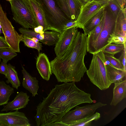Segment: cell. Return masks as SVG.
<instances>
[{
	"label": "cell",
	"instance_id": "1",
	"mask_svg": "<svg viewBox=\"0 0 126 126\" xmlns=\"http://www.w3.org/2000/svg\"><path fill=\"white\" fill-rule=\"evenodd\" d=\"M93 102L91 94L78 88L75 82L56 85L37 106L36 126H48L61 122L64 115L74 107Z\"/></svg>",
	"mask_w": 126,
	"mask_h": 126
},
{
	"label": "cell",
	"instance_id": "2",
	"mask_svg": "<svg viewBox=\"0 0 126 126\" xmlns=\"http://www.w3.org/2000/svg\"><path fill=\"white\" fill-rule=\"evenodd\" d=\"M87 37L77 29L67 51L56 56L50 63L52 72L59 82L80 81L87 70L84 63L86 54Z\"/></svg>",
	"mask_w": 126,
	"mask_h": 126
},
{
	"label": "cell",
	"instance_id": "3",
	"mask_svg": "<svg viewBox=\"0 0 126 126\" xmlns=\"http://www.w3.org/2000/svg\"><path fill=\"white\" fill-rule=\"evenodd\" d=\"M43 12L49 30L60 33L65 25L71 20L63 11L56 0H36Z\"/></svg>",
	"mask_w": 126,
	"mask_h": 126
},
{
	"label": "cell",
	"instance_id": "4",
	"mask_svg": "<svg viewBox=\"0 0 126 126\" xmlns=\"http://www.w3.org/2000/svg\"><path fill=\"white\" fill-rule=\"evenodd\" d=\"M86 72L90 81L101 90L108 88L111 83L107 77L104 53L102 51L93 54Z\"/></svg>",
	"mask_w": 126,
	"mask_h": 126
},
{
	"label": "cell",
	"instance_id": "5",
	"mask_svg": "<svg viewBox=\"0 0 126 126\" xmlns=\"http://www.w3.org/2000/svg\"><path fill=\"white\" fill-rule=\"evenodd\" d=\"M13 19L23 28L33 29L38 25L29 0L9 1Z\"/></svg>",
	"mask_w": 126,
	"mask_h": 126
},
{
	"label": "cell",
	"instance_id": "6",
	"mask_svg": "<svg viewBox=\"0 0 126 126\" xmlns=\"http://www.w3.org/2000/svg\"><path fill=\"white\" fill-rule=\"evenodd\" d=\"M105 18L103 27L96 40L87 51L93 54L98 52L108 45L110 35L113 33L117 16L110 10L108 5L104 7Z\"/></svg>",
	"mask_w": 126,
	"mask_h": 126
},
{
	"label": "cell",
	"instance_id": "7",
	"mask_svg": "<svg viewBox=\"0 0 126 126\" xmlns=\"http://www.w3.org/2000/svg\"><path fill=\"white\" fill-rule=\"evenodd\" d=\"M0 24L5 40L10 47L16 52H20V42L23 38L15 30L7 18L0 4Z\"/></svg>",
	"mask_w": 126,
	"mask_h": 126
},
{
	"label": "cell",
	"instance_id": "8",
	"mask_svg": "<svg viewBox=\"0 0 126 126\" xmlns=\"http://www.w3.org/2000/svg\"><path fill=\"white\" fill-rule=\"evenodd\" d=\"M107 105L106 104L98 102L82 107L77 106L75 109L66 112L62 117L61 121L67 126H70L78 120L92 116L97 109Z\"/></svg>",
	"mask_w": 126,
	"mask_h": 126
},
{
	"label": "cell",
	"instance_id": "9",
	"mask_svg": "<svg viewBox=\"0 0 126 126\" xmlns=\"http://www.w3.org/2000/svg\"><path fill=\"white\" fill-rule=\"evenodd\" d=\"M108 4V0H92L81 8L76 20L78 28L82 29L85 24L103 8Z\"/></svg>",
	"mask_w": 126,
	"mask_h": 126
},
{
	"label": "cell",
	"instance_id": "10",
	"mask_svg": "<svg viewBox=\"0 0 126 126\" xmlns=\"http://www.w3.org/2000/svg\"><path fill=\"white\" fill-rule=\"evenodd\" d=\"M18 30L23 35L35 38L43 44L48 46L55 45L60 35V33L54 31H49L47 30L41 34L35 32L33 29L30 30L20 28Z\"/></svg>",
	"mask_w": 126,
	"mask_h": 126
},
{
	"label": "cell",
	"instance_id": "11",
	"mask_svg": "<svg viewBox=\"0 0 126 126\" xmlns=\"http://www.w3.org/2000/svg\"><path fill=\"white\" fill-rule=\"evenodd\" d=\"M0 123L4 126H30L25 114L18 110L14 112L0 113Z\"/></svg>",
	"mask_w": 126,
	"mask_h": 126
},
{
	"label": "cell",
	"instance_id": "12",
	"mask_svg": "<svg viewBox=\"0 0 126 126\" xmlns=\"http://www.w3.org/2000/svg\"><path fill=\"white\" fill-rule=\"evenodd\" d=\"M78 28H73L63 31L55 44L54 50L57 57H61L69 48Z\"/></svg>",
	"mask_w": 126,
	"mask_h": 126
},
{
	"label": "cell",
	"instance_id": "13",
	"mask_svg": "<svg viewBox=\"0 0 126 126\" xmlns=\"http://www.w3.org/2000/svg\"><path fill=\"white\" fill-rule=\"evenodd\" d=\"M36 66L42 78L48 81L52 74L51 65L48 57L44 53L39 54L37 59Z\"/></svg>",
	"mask_w": 126,
	"mask_h": 126
},
{
	"label": "cell",
	"instance_id": "14",
	"mask_svg": "<svg viewBox=\"0 0 126 126\" xmlns=\"http://www.w3.org/2000/svg\"><path fill=\"white\" fill-rule=\"evenodd\" d=\"M29 96L26 93L22 92H19L16 96L14 99L4 105L1 111L13 110L25 108L30 101Z\"/></svg>",
	"mask_w": 126,
	"mask_h": 126
},
{
	"label": "cell",
	"instance_id": "15",
	"mask_svg": "<svg viewBox=\"0 0 126 126\" xmlns=\"http://www.w3.org/2000/svg\"><path fill=\"white\" fill-rule=\"evenodd\" d=\"M22 72L23 74L22 85L24 88L31 93L33 96L38 95L39 87L38 81L35 77H33L22 66Z\"/></svg>",
	"mask_w": 126,
	"mask_h": 126
},
{
	"label": "cell",
	"instance_id": "16",
	"mask_svg": "<svg viewBox=\"0 0 126 126\" xmlns=\"http://www.w3.org/2000/svg\"><path fill=\"white\" fill-rule=\"evenodd\" d=\"M105 66L108 79L112 84L119 82L126 79V71L117 69L106 60Z\"/></svg>",
	"mask_w": 126,
	"mask_h": 126
},
{
	"label": "cell",
	"instance_id": "17",
	"mask_svg": "<svg viewBox=\"0 0 126 126\" xmlns=\"http://www.w3.org/2000/svg\"><path fill=\"white\" fill-rule=\"evenodd\" d=\"M113 93V97L110 105L115 106L126 97V79L121 82L114 83Z\"/></svg>",
	"mask_w": 126,
	"mask_h": 126
},
{
	"label": "cell",
	"instance_id": "18",
	"mask_svg": "<svg viewBox=\"0 0 126 126\" xmlns=\"http://www.w3.org/2000/svg\"><path fill=\"white\" fill-rule=\"evenodd\" d=\"M126 7L121 9L117 16L113 33L125 38L126 36Z\"/></svg>",
	"mask_w": 126,
	"mask_h": 126
},
{
	"label": "cell",
	"instance_id": "19",
	"mask_svg": "<svg viewBox=\"0 0 126 126\" xmlns=\"http://www.w3.org/2000/svg\"><path fill=\"white\" fill-rule=\"evenodd\" d=\"M29 0L38 25L43 27L44 32L49 30L43 12L38 3L36 0Z\"/></svg>",
	"mask_w": 126,
	"mask_h": 126
},
{
	"label": "cell",
	"instance_id": "20",
	"mask_svg": "<svg viewBox=\"0 0 126 126\" xmlns=\"http://www.w3.org/2000/svg\"><path fill=\"white\" fill-rule=\"evenodd\" d=\"M104 7L89 19L84 26L82 29L84 33L87 35L97 26L102 20L104 15Z\"/></svg>",
	"mask_w": 126,
	"mask_h": 126
},
{
	"label": "cell",
	"instance_id": "21",
	"mask_svg": "<svg viewBox=\"0 0 126 126\" xmlns=\"http://www.w3.org/2000/svg\"><path fill=\"white\" fill-rule=\"evenodd\" d=\"M14 89L3 81H0V106L7 104Z\"/></svg>",
	"mask_w": 126,
	"mask_h": 126
},
{
	"label": "cell",
	"instance_id": "22",
	"mask_svg": "<svg viewBox=\"0 0 126 126\" xmlns=\"http://www.w3.org/2000/svg\"><path fill=\"white\" fill-rule=\"evenodd\" d=\"M8 73L5 77L7 79L6 82L12 84L13 88L18 89L20 86L21 83L18 76V74L15 69V67L10 64H7Z\"/></svg>",
	"mask_w": 126,
	"mask_h": 126
},
{
	"label": "cell",
	"instance_id": "23",
	"mask_svg": "<svg viewBox=\"0 0 126 126\" xmlns=\"http://www.w3.org/2000/svg\"><path fill=\"white\" fill-rule=\"evenodd\" d=\"M105 18L104 11V15L102 20L97 26L88 35L87 50L89 49L95 42L100 32L104 26Z\"/></svg>",
	"mask_w": 126,
	"mask_h": 126
},
{
	"label": "cell",
	"instance_id": "24",
	"mask_svg": "<svg viewBox=\"0 0 126 126\" xmlns=\"http://www.w3.org/2000/svg\"><path fill=\"white\" fill-rule=\"evenodd\" d=\"M70 14L71 20L76 21L79 14L81 7L75 0H66Z\"/></svg>",
	"mask_w": 126,
	"mask_h": 126
},
{
	"label": "cell",
	"instance_id": "25",
	"mask_svg": "<svg viewBox=\"0 0 126 126\" xmlns=\"http://www.w3.org/2000/svg\"><path fill=\"white\" fill-rule=\"evenodd\" d=\"M126 47V44L111 43L103 49L102 51L104 53L114 55L122 52Z\"/></svg>",
	"mask_w": 126,
	"mask_h": 126
},
{
	"label": "cell",
	"instance_id": "26",
	"mask_svg": "<svg viewBox=\"0 0 126 126\" xmlns=\"http://www.w3.org/2000/svg\"><path fill=\"white\" fill-rule=\"evenodd\" d=\"M100 117L99 113L96 112L92 116L78 120L70 126H90L91 123L93 121H96Z\"/></svg>",
	"mask_w": 126,
	"mask_h": 126
},
{
	"label": "cell",
	"instance_id": "27",
	"mask_svg": "<svg viewBox=\"0 0 126 126\" xmlns=\"http://www.w3.org/2000/svg\"><path fill=\"white\" fill-rule=\"evenodd\" d=\"M23 38L21 41L24 43L25 46L36 49L38 52L42 50V43L36 42L31 37L24 35H23Z\"/></svg>",
	"mask_w": 126,
	"mask_h": 126
},
{
	"label": "cell",
	"instance_id": "28",
	"mask_svg": "<svg viewBox=\"0 0 126 126\" xmlns=\"http://www.w3.org/2000/svg\"><path fill=\"white\" fill-rule=\"evenodd\" d=\"M17 55L16 52L10 47L0 49V57L6 62Z\"/></svg>",
	"mask_w": 126,
	"mask_h": 126
},
{
	"label": "cell",
	"instance_id": "29",
	"mask_svg": "<svg viewBox=\"0 0 126 126\" xmlns=\"http://www.w3.org/2000/svg\"><path fill=\"white\" fill-rule=\"evenodd\" d=\"M104 54L106 60L112 66L117 69L125 71L123 65L119 59L116 58L113 55L107 53Z\"/></svg>",
	"mask_w": 126,
	"mask_h": 126
},
{
	"label": "cell",
	"instance_id": "30",
	"mask_svg": "<svg viewBox=\"0 0 126 126\" xmlns=\"http://www.w3.org/2000/svg\"><path fill=\"white\" fill-rule=\"evenodd\" d=\"M107 43L108 45L112 43L125 44H126V38L112 33L110 35Z\"/></svg>",
	"mask_w": 126,
	"mask_h": 126
},
{
	"label": "cell",
	"instance_id": "31",
	"mask_svg": "<svg viewBox=\"0 0 126 126\" xmlns=\"http://www.w3.org/2000/svg\"><path fill=\"white\" fill-rule=\"evenodd\" d=\"M108 6L111 11L116 16L122 9L121 6L116 0H108Z\"/></svg>",
	"mask_w": 126,
	"mask_h": 126
},
{
	"label": "cell",
	"instance_id": "32",
	"mask_svg": "<svg viewBox=\"0 0 126 126\" xmlns=\"http://www.w3.org/2000/svg\"><path fill=\"white\" fill-rule=\"evenodd\" d=\"M56 0L63 11L71 19L70 12L66 0Z\"/></svg>",
	"mask_w": 126,
	"mask_h": 126
},
{
	"label": "cell",
	"instance_id": "33",
	"mask_svg": "<svg viewBox=\"0 0 126 126\" xmlns=\"http://www.w3.org/2000/svg\"><path fill=\"white\" fill-rule=\"evenodd\" d=\"M8 73V68L7 62L2 61L0 64V73L3 74L5 76Z\"/></svg>",
	"mask_w": 126,
	"mask_h": 126
},
{
	"label": "cell",
	"instance_id": "34",
	"mask_svg": "<svg viewBox=\"0 0 126 126\" xmlns=\"http://www.w3.org/2000/svg\"><path fill=\"white\" fill-rule=\"evenodd\" d=\"M73 28H78L77 25L76 21L71 20L65 25L63 28V30Z\"/></svg>",
	"mask_w": 126,
	"mask_h": 126
},
{
	"label": "cell",
	"instance_id": "35",
	"mask_svg": "<svg viewBox=\"0 0 126 126\" xmlns=\"http://www.w3.org/2000/svg\"><path fill=\"white\" fill-rule=\"evenodd\" d=\"M126 47H125L124 50L122 51L121 55L119 59L122 63L124 67V70L126 71Z\"/></svg>",
	"mask_w": 126,
	"mask_h": 126
},
{
	"label": "cell",
	"instance_id": "36",
	"mask_svg": "<svg viewBox=\"0 0 126 126\" xmlns=\"http://www.w3.org/2000/svg\"><path fill=\"white\" fill-rule=\"evenodd\" d=\"M10 47L5 41V37L0 36V49Z\"/></svg>",
	"mask_w": 126,
	"mask_h": 126
},
{
	"label": "cell",
	"instance_id": "37",
	"mask_svg": "<svg viewBox=\"0 0 126 126\" xmlns=\"http://www.w3.org/2000/svg\"><path fill=\"white\" fill-rule=\"evenodd\" d=\"M33 29L35 32L37 33L42 34L44 32L43 27L41 25H39Z\"/></svg>",
	"mask_w": 126,
	"mask_h": 126
},
{
	"label": "cell",
	"instance_id": "38",
	"mask_svg": "<svg viewBox=\"0 0 126 126\" xmlns=\"http://www.w3.org/2000/svg\"><path fill=\"white\" fill-rule=\"evenodd\" d=\"M116 0L120 5L122 10H123L126 7V0Z\"/></svg>",
	"mask_w": 126,
	"mask_h": 126
},
{
	"label": "cell",
	"instance_id": "39",
	"mask_svg": "<svg viewBox=\"0 0 126 126\" xmlns=\"http://www.w3.org/2000/svg\"><path fill=\"white\" fill-rule=\"evenodd\" d=\"M67 126V125L63 123L61 121L59 122H56L53 123L50 125L48 126Z\"/></svg>",
	"mask_w": 126,
	"mask_h": 126
},
{
	"label": "cell",
	"instance_id": "40",
	"mask_svg": "<svg viewBox=\"0 0 126 126\" xmlns=\"http://www.w3.org/2000/svg\"><path fill=\"white\" fill-rule=\"evenodd\" d=\"M81 6V8L87 3L92 0H75Z\"/></svg>",
	"mask_w": 126,
	"mask_h": 126
},
{
	"label": "cell",
	"instance_id": "41",
	"mask_svg": "<svg viewBox=\"0 0 126 126\" xmlns=\"http://www.w3.org/2000/svg\"><path fill=\"white\" fill-rule=\"evenodd\" d=\"M0 126H4L3 125L0 123Z\"/></svg>",
	"mask_w": 126,
	"mask_h": 126
},
{
	"label": "cell",
	"instance_id": "42",
	"mask_svg": "<svg viewBox=\"0 0 126 126\" xmlns=\"http://www.w3.org/2000/svg\"><path fill=\"white\" fill-rule=\"evenodd\" d=\"M7 0V1H11L12 0Z\"/></svg>",
	"mask_w": 126,
	"mask_h": 126
},
{
	"label": "cell",
	"instance_id": "43",
	"mask_svg": "<svg viewBox=\"0 0 126 126\" xmlns=\"http://www.w3.org/2000/svg\"><path fill=\"white\" fill-rule=\"evenodd\" d=\"M0 61H1V58L0 57Z\"/></svg>",
	"mask_w": 126,
	"mask_h": 126
},
{
	"label": "cell",
	"instance_id": "44",
	"mask_svg": "<svg viewBox=\"0 0 126 126\" xmlns=\"http://www.w3.org/2000/svg\"></svg>",
	"mask_w": 126,
	"mask_h": 126
},
{
	"label": "cell",
	"instance_id": "45",
	"mask_svg": "<svg viewBox=\"0 0 126 126\" xmlns=\"http://www.w3.org/2000/svg\"></svg>",
	"mask_w": 126,
	"mask_h": 126
}]
</instances>
